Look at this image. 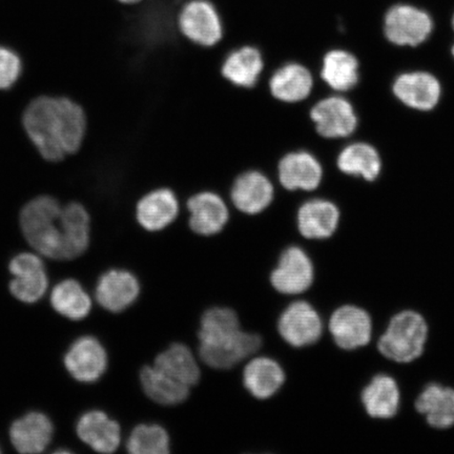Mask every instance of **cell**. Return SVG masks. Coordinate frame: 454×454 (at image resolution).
I'll list each match as a JSON object with an SVG mask.
<instances>
[{
	"label": "cell",
	"mask_w": 454,
	"mask_h": 454,
	"mask_svg": "<svg viewBox=\"0 0 454 454\" xmlns=\"http://www.w3.org/2000/svg\"><path fill=\"white\" fill-rule=\"evenodd\" d=\"M127 450L132 454H168L170 451L168 433L158 424L136 426L129 436Z\"/></svg>",
	"instance_id": "cell-34"
},
{
	"label": "cell",
	"mask_w": 454,
	"mask_h": 454,
	"mask_svg": "<svg viewBox=\"0 0 454 454\" xmlns=\"http://www.w3.org/2000/svg\"><path fill=\"white\" fill-rule=\"evenodd\" d=\"M9 270L14 276L10 291L16 299L25 303L41 300L49 286L43 260L35 254L21 253L11 260Z\"/></svg>",
	"instance_id": "cell-18"
},
{
	"label": "cell",
	"mask_w": 454,
	"mask_h": 454,
	"mask_svg": "<svg viewBox=\"0 0 454 454\" xmlns=\"http://www.w3.org/2000/svg\"><path fill=\"white\" fill-rule=\"evenodd\" d=\"M22 126L39 154L59 162L81 149L87 115L78 102L66 96L42 95L26 107Z\"/></svg>",
	"instance_id": "cell-1"
},
{
	"label": "cell",
	"mask_w": 454,
	"mask_h": 454,
	"mask_svg": "<svg viewBox=\"0 0 454 454\" xmlns=\"http://www.w3.org/2000/svg\"><path fill=\"white\" fill-rule=\"evenodd\" d=\"M334 166L340 174L372 183L381 173L382 161L379 152L372 145L354 142L338 150Z\"/></svg>",
	"instance_id": "cell-27"
},
{
	"label": "cell",
	"mask_w": 454,
	"mask_h": 454,
	"mask_svg": "<svg viewBox=\"0 0 454 454\" xmlns=\"http://www.w3.org/2000/svg\"><path fill=\"white\" fill-rule=\"evenodd\" d=\"M428 333L427 322L419 312L403 310L391 317L379 340L378 349L386 359L411 363L423 355Z\"/></svg>",
	"instance_id": "cell-3"
},
{
	"label": "cell",
	"mask_w": 454,
	"mask_h": 454,
	"mask_svg": "<svg viewBox=\"0 0 454 454\" xmlns=\"http://www.w3.org/2000/svg\"><path fill=\"white\" fill-rule=\"evenodd\" d=\"M240 329L239 317L234 309L215 306L202 315L198 340L199 342H208V340L230 336Z\"/></svg>",
	"instance_id": "cell-33"
},
{
	"label": "cell",
	"mask_w": 454,
	"mask_h": 454,
	"mask_svg": "<svg viewBox=\"0 0 454 454\" xmlns=\"http://www.w3.org/2000/svg\"><path fill=\"white\" fill-rule=\"evenodd\" d=\"M178 31L192 44L214 48L223 41V17L211 0H187L177 14Z\"/></svg>",
	"instance_id": "cell-8"
},
{
	"label": "cell",
	"mask_w": 454,
	"mask_h": 454,
	"mask_svg": "<svg viewBox=\"0 0 454 454\" xmlns=\"http://www.w3.org/2000/svg\"><path fill=\"white\" fill-rule=\"evenodd\" d=\"M416 410L431 427L448 429L454 425V389L433 383L426 386L416 401Z\"/></svg>",
	"instance_id": "cell-29"
},
{
	"label": "cell",
	"mask_w": 454,
	"mask_h": 454,
	"mask_svg": "<svg viewBox=\"0 0 454 454\" xmlns=\"http://www.w3.org/2000/svg\"><path fill=\"white\" fill-rule=\"evenodd\" d=\"M51 303L59 314L74 321L84 319L92 309L88 293L73 279L57 284L51 294Z\"/></svg>",
	"instance_id": "cell-32"
},
{
	"label": "cell",
	"mask_w": 454,
	"mask_h": 454,
	"mask_svg": "<svg viewBox=\"0 0 454 454\" xmlns=\"http://www.w3.org/2000/svg\"><path fill=\"white\" fill-rule=\"evenodd\" d=\"M325 176L321 159L308 149L289 151L277 163L276 184L288 192L314 195L319 191Z\"/></svg>",
	"instance_id": "cell-7"
},
{
	"label": "cell",
	"mask_w": 454,
	"mask_h": 454,
	"mask_svg": "<svg viewBox=\"0 0 454 454\" xmlns=\"http://www.w3.org/2000/svg\"><path fill=\"white\" fill-rule=\"evenodd\" d=\"M184 203L168 186H157L142 195L135 206V220L149 234H160L177 223Z\"/></svg>",
	"instance_id": "cell-10"
},
{
	"label": "cell",
	"mask_w": 454,
	"mask_h": 454,
	"mask_svg": "<svg viewBox=\"0 0 454 454\" xmlns=\"http://www.w3.org/2000/svg\"><path fill=\"white\" fill-rule=\"evenodd\" d=\"M262 338L258 333L239 332L209 342H199L198 355L208 367L227 371L258 353Z\"/></svg>",
	"instance_id": "cell-14"
},
{
	"label": "cell",
	"mask_w": 454,
	"mask_h": 454,
	"mask_svg": "<svg viewBox=\"0 0 454 454\" xmlns=\"http://www.w3.org/2000/svg\"><path fill=\"white\" fill-rule=\"evenodd\" d=\"M329 333L340 349L364 348L372 337V320L365 309L356 305H343L333 312Z\"/></svg>",
	"instance_id": "cell-16"
},
{
	"label": "cell",
	"mask_w": 454,
	"mask_h": 454,
	"mask_svg": "<svg viewBox=\"0 0 454 454\" xmlns=\"http://www.w3.org/2000/svg\"><path fill=\"white\" fill-rule=\"evenodd\" d=\"M76 430L79 439L95 451L113 453L121 446V426L104 411L83 413L78 419Z\"/></svg>",
	"instance_id": "cell-24"
},
{
	"label": "cell",
	"mask_w": 454,
	"mask_h": 454,
	"mask_svg": "<svg viewBox=\"0 0 454 454\" xmlns=\"http://www.w3.org/2000/svg\"><path fill=\"white\" fill-rule=\"evenodd\" d=\"M61 221L64 226L65 260L81 257L90 247L92 217L83 203L72 200L62 203Z\"/></svg>",
	"instance_id": "cell-23"
},
{
	"label": "cell",
	"mask_w": 454,
	"mask_h": 454,
	"mask_svg": "<svg viewBox=\"0 0 454 454\" xmlns=\"http://www.w3.org/2000/svg\"><path fill=\"white\" fill-rule=\"evenodd\" d=\"M361 400L369 417L388 419L399 411L400 388L394 378L378 374L363 389Z\"/></svg>",
	"instance_id": "cell-28"
},
{
	"label": "cell",
	"mask_w": 454,
	"mask_h": 454,
	"mask_svg": "<svg viewBox=\"0 0 454 454\" xmlns=\"http://www.w3.org/2000/svg\"><path fill=\"white\" fill-rule=\"evenodd\" d=\"M434 20L428 12L411 4H395L384 17V34L399 47H418L434 31Z\"/></svg>",
	"instance_id": "cell-12"
},
{
	"label": "cell",
	"mask_w": 454,
	"mask_h": 454,
	"mask_svg": "<svg viewBox=\"0 0 454 454\" xmlns=\"http://www.w3.org/2000/svg\"><path fill=\"white\" fill-rule=\"evenodd\" d=\"M221 76L232 87H257L265 74L263 53L254 44H242L226 53L220 66Z\"/></svg>",
	"instance_id": "cell-17"
},
{
	"label": "cell",
	"mask_w": 454,
	"mask_h": 454,
	"mask_svg": "<svg viewBox=\"0 0 454 454\" xmlns=\"http://www.w3.org/2000/svg\"><path fill=\"white\" fill-rule=\"evenodd\" d=\"M61 209L59 199L39 195L28 200L20 213V229L28 246L54 260H65Z\"/></svg>",
	"instance_id": "cell-2"
},
{
	"label": "cell",
	"mask_w": 454,
	"mask_h": 454,
	"mask_svg": "<svg viewBox=\"0 0 454 454\" xmlns=\"http://www.w3.org/2000/svg\"><path fill=\"white\" fill-rule=\"evenodd\" d=\"M139 379L145 395L159 405L177 406L190 396V386L169 377L154 365L142 368Z\"/></svg>",
	"instance_id": "cell-30"
},
{
	"label": "cell",
	"mask_w": 454,
	"mask_h": 454,
	"mask_svg": "<svg viewBox=\"0 0 454 454\" xmlns=\"http://www.w3.org/2000/svg\"><path fill=\"white\" fill-rule=\"evenodd\" d=\"M140 294V283L132 272L112 270L99 278L96 299L106 310L121 312L132 306Z\"/></svg>",
	"instance_id": "cell-22"
},
{
	"label": "cell",
	"mask_w": 454,
	"mask_h": 454,
	"mask_svg": "<svg viewBox=\"0 0 454 454\" xmlns=\"http://www.w3.org/2000/svg\"><path fill=\"white\" fill-rule=\"evenodd\" d=\"M286 374L280 363L269 356H257L244 368V387L258 400H269L286 383Z\"/></svg>",
	"instance_id": "cell-25"
},
{
	"label": "cell",
	"mask_w": 454,
	"mask_h": 454,
	"mask_svg": "<svg viewBox=\"0 0 454 454\" xmlns=\"http://www.w3.org/2000/svg\"><path fill=\"white\" fill-rule=\"evenodd\" d=\"M323 328L319 312L306 301L289 304L278 320L281 338L294 348L316 344L322 337Z\"/></svg>",
	"instance_id": "cell-15"
},
{
	"label": "cell",
	"mask_w": 454,
	"mask_h": 454,
	"mask_svg": "<svg viewBox=\"0 0 454 454\" xmlns=\"http://www.w3.org/2000/svg\"><path fill=\"white\" fill-rule=\"evenodd\" d=\"M359 60L348 50L331 48L323 54L317 79L329 92L345 94L359 82Z\"/></svg>",
	"instance_id": "cell-20"
},
{
	"label": "cell",
	"mask_w": 454,
	"mask_h": 454,
	"mask_svg": "<svg viewBox=\"0 0 454 454\" xmlns=\"http://www.w3.org/2000/svg\"><path fill=\"white\" fill-rule=\"evenodd\" d=\"M0 451H2V450H0Z\"/></svg>",
	"instance_id": "cell-38"
},
{
	"label": "cell",
	"mask_w": 454,
	"mask_h": 454,
	"mask_svg": "<svg viewBox=\"0 0 454 454\" xmlns=\"http://www.w3.org/2000/svg\"><path fill=\"white\" fill-rule=\"evenodd\" d=\"M317 78L309 66L288 60L270 73L268 88L271 98L284 105H300L311 99Z\"/></svg>",
	"instance_id": "cell-13"
},
{
	"label": "cell",
	"mask_w": 454,
	"mask_h": 454,
	"mask_svg": "<svg viewBox=\"0 0 454 454\" xmlns=\"http://www.w3.org/2000/svg\"><path fill=\"white\" fill-rule=\"evenodd\" d=\"M24 61L9 45L0 44V90H9L19 82Z\"/></svg>",
	"instance_id": "cell-35"
},
{
	"label": "cell",
	"mask_w": 454,
	"mask_h": 454,
	"mask_svg": "<svg viewBox=\"0 0 454 454\" xmlns=\"http://www.w3.org/2000/svg\"><path fill=\"white\" fill-rule=\"evenodd\" d=\"M53 424L43 412L32 411L11 426L10 438L20 453H41L52 440Z\"/></svg>",
	"instance_id": "cell-26"
},
{
	"label": "cell",
	"mask_w": 454,
	"mask_h": 454,
	"mask_svg": "<svg viewBox=\"0 0 454 454\" xmlns=\"http://www.w3.org/2000/svg\"><path fill=\"white\" fill-rule=\"evenodd\" d=\"M183 214L192 234L202 238L217 237L229 226L232 208L227 198L214 190H202L187 197Z\"/></svg>",
	"instance_id": "cell-4"
},
{
	"label": "cell",
	"mask_w": 454,
	"mask_h": 454,
	"mask_svg": "<svg viewBox=\"0 0 454 454\" xmlns=\"http://www.w3.org/2000/svg\"><path fill=\"white\" fill-rule=\"evenodd\" d=\"M270 280L276 292L287 296L309 291L315 280V266L308 252L297 244L289 243L282 249Z\"/></svg>",
	"instance_id": "cell-11"
},
{
	"label": "cell",
	"mask_w": 454,
	"mask_h": 454,
	"mask_svg": "<svg viewBox=\"0 0 454 454\" xmlns=\"http://www.w3.org/2000/svg\"><path fill=\"white\" fill-rule=\"evenodd\" d=\"M342 218L337 201L322 195L306 196L300 202L294 224L301 239L325 241L336 234Z\"/></svg>",
	"instance_id": "cell-9"
},
{
	"label": "cell",
	"mask_w": 454,
	"mask_h": 454,
	"mask_svg": "<svg viewBox=\"0 0 454 454\" xmlns=\"http://www.w3.org/2000/svg\"><path fill=\"white\" fill-rule=\"evenodd\" d=\"M397 99L411 109L430 111L438 106L442 88L438 78L428 72L416 71L401 74L393 84Z\"/></svg>",
	"instance_id": "cell-21"
},
{
	"label": "cell",
	"mask_w": 454,
	"mask_h": 454,
	"mask_svg": "<svg viewBox=\"0 0 454 454\" xmlns=\"http://www.w3.org/2000/svg\"><path fill=\"white\" fill-rule=\"evenodd\" d=\"M116 2L123 5H135L144 2V0H116Z\"/></svg>",
	"instance_id": "cell-36"
},
{
	"label": "cell",
	"mask_w": 454,
	"mask_h": 454,
	"mask_svg": "<svg viewBox=\"0 0 454 454\" xmlns=\"http://www.w3.org/2000/svg\"><path fill=\"white\" fill-rule=\"evenodd\" d=\"M452 27H453V31H454V15H453V17H452ZM451 53H452V55H453V57H454V45H453V47H452Z\"/></svg>",
	"instance_id": "cell-37"
},
{
	"label": "cell",
	"mask_w": 454,
	"mask_h": 454,
	"mask_svg": "<svg viewBox=\"0 0 454 454\" xmlns=\"http://www.w3.org/2000/svg\"><path fill=\"white\" fill-rule=\"evenodd\" d=\"M154 366L190 387L201 379V369L189 346L174 343L156 356Z\"/></svg>",
	"instance_id": "cell-31"
},
{
	"label": "cell",
	"mask_w": 454,
	"mask_h": 454,
	"mask_svg": "<svg viewBox=\"0 0 454 454\" xmlns=\"http://www.w3.org/2000/svg\"><path fill=\"white\" fill-rule=\"evenodd\" d=\"M278 192L276 181L259 168H248L236 176L227 192L232 211L247 217L262 215L274 203Z\"/></svg>",
	"instance_id": "cell-6"
},
{
	"label": "cell",
	"mask_w": 454,
	"mask_h": 454,
	"mask_svg": "<svg viewBox=\"0 0 454 454\" xmlns=\"http://www.w3.org/2000/svg\"><path fill=\"white\" fill-rule=\"evenodd\" d=\"M64 362L74 379L82 383H92L106 372L107 354L98 339L82 337L71 345Z\"/></svg>",
	"instance_id": "cell-19"
},
{
	"label": "cell",
	"mask_w": 454,
	"mask_h": 454,
	"mask_svg": "<svg viewBox=\"0 0 454 454\" xmlns=\"http://www.w3.org/2000/svg\"><path fill=\"white\" fill-rule=\"evenodd\" d=\"M309 118L316 133L327 141L348 139L355 134L359 118L343 94L328 92L312 101Z\"/></svg>",
	"instance_id": "cell-5"
}]
</instances>
